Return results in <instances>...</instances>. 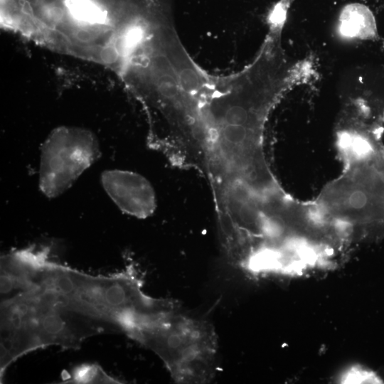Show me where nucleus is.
Segmentation results:
<instances>
[{"instance_id": "6", "label": "nucleus", "mask_w": 384, "mask_h": 384, "mask_svg": "<svg viewBox=\"0 0 384 384\" xmlns=\"http://www.w3.org/2000/svg\"><path fill=\"white\" fill-rule=\"evenodd\" d=\"M100 182L112 201L124 213L139 219L151 216L156 208L151 183L142 175L127 170L107 169Z\"/></svg>"}, {"instance_id": "8", "label": "nucleus", "mask_w": 384, "mask_h": 384, "mask_svg": "<svg viewBox=\"0 0 384 384\" xmlns=\"http://www.w3.org/2000/svg\"><path fill=\"white\" fill-rule=\"evenodd\" d=\"M63 376L65 383H122L107 375L97 364H82L76 366L71 373Z\"/></svg>"}, {"instance_id": "5", "label": "nucleus", "mask_w": 384, "mask_h": 384, "mask_svg": "<svg viewBox=\"0 0 384 384\" xmlns=\"http://www.w3.org/2000/svg\"><path fill=\"white\" fill-rule=\"evenodd\" d=\"M320 206L346 222L384 220V181L373 164L358 161L324 190Z\"/></svg>"}, {"instance_id": "3", "label": "nucleus", "mask_w": 384, "mask_h": 384, "mask_svg": "<svg viewBox=\"0 0 384 384\" xmlns=\"http://www.w3.org/2000/svg\"><path fill=\"white\" fill-rule=\"evenodd\" d=\"M127 335L154 353L176 383H208L215 375L219 345L214 326L182 312L174 301L146 316Z\"/></svg>"}, {"instance_id": "2", "label": "nucleus", "mask_w": 384, "mask_h": 384, "mask_svg": "<svg viewBox=\"0 0 384 384\" xmlns=\"http://www.w3.org/2000/svg\"><path fill=\"white\" fill-rule=\"evenodd\" d=\"M158 8L159 0H46L31 41L119 75Z\"/></svg>"}, {"instance_id": "1", "label": "nucleus", "mask_w": 384, "mask_h": 384, "mask_svg": "<svg viewBox=\"0 0 384 384\" xmlns=\"http://www.w3.org/2000/svg\"><path fill=\"white\" fill-rule=\"evenodd\" d=\"M265 122L237 97L211 100L164 156L173 166L195 170L208 181L220 237L256 228L285 198L265 159Z\"/></svg>"}, {"instance_id": "7", "label": "nucleus", "mask_w": 384, "mask_h": 384, "mask_svg": "<svg viewBox=\"0 0 384 384\" xmlns=\"http://www.w3.org/2000/svg\"><path fill=\"white\" fill-rule=\"evenodd\" d=\"M343 36L359 39H371L377 34L375 18L370 9L361 4L347 5L339 18Z\"/></svg>"}, {"instance_id": "9", "label": "nucleus", "mask_w": 384, "mask_h": 384, "mask_svg": "<svg viewBox=\"0 0 384 384\" xmlns=\"http://www.w3.org/2000/svg\"><path fill=\"white\" fill-rule=\"evenodd\" d=\"M342 383H375V376L368 370L358 367H351L347 370L340 380Z\"/></svg>"}, {"instance_id": "4", "label": "nucleus", "mask_w": 384, "mask_h": 384, "mask_svg": "<svg viewBox=\"0 0 384 384\" xmlns=\"http://www.w3.org/2000/svg\"><path fill=\"white\" fill-rule=\"evenodd\" d=\"M97 137L89 129L61 126L44 140L40 154L38 186L49 198L58 197L100 156Z\"/></svg>"}]
</instances>
